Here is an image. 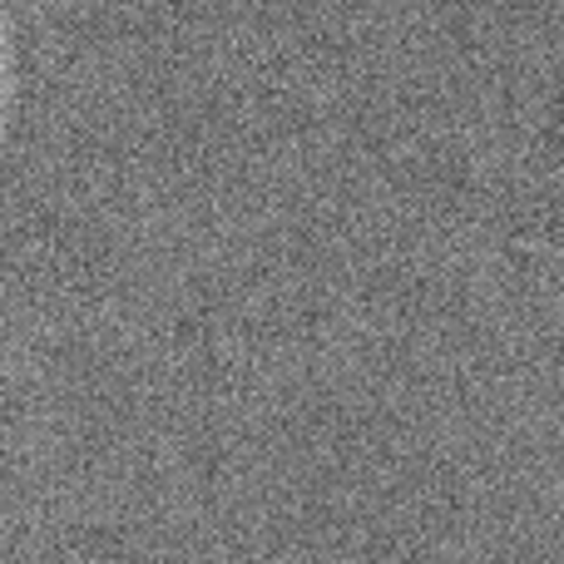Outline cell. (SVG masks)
Returning <instances> with one entry per match:
<instances>
[{
    "mask_svg": "<svg viewBox=\"0 0 564 564\" xmlns=\"http://www.w3.org/2000/svg\"><path fill=\"white\" fill-rule=\"evenodd\" d=\"M0 6H6V0H0Z\"/></svg>",
    "mask_w": 564,
    "mask_h": 564,
    "instance_id": "cell-1",
    "label": "cell"
}]
</instances>
